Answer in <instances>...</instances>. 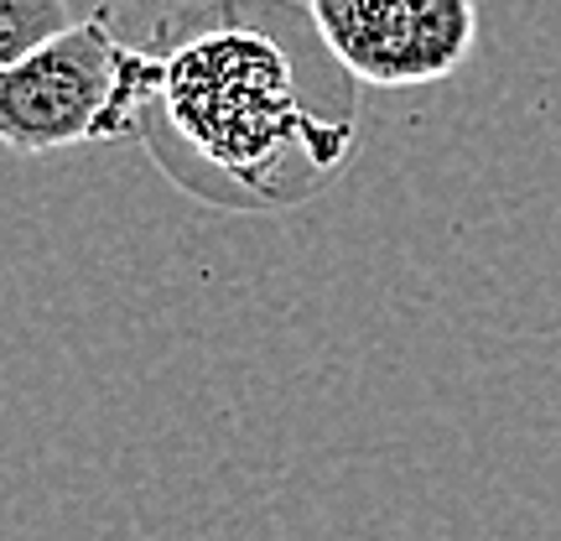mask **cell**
Segmentation results:
<instances>
[{"label": "cell", "mask_w": 561, "mask_h": 541, "mask_svg": "<svg viewBox=\"0 0 561 541\" xmlns=\"http://www.w3.org/2000/svg\"><path fill=\"white\" fill-rule=\"evenodd\" d=\"M151 94L187 157L229 178V199L280 203L276 172L291 161L333 172L348 151V121H318L291 47L234 11L198 26L167 63H146Z\"/></svg>", "instance_id": "cell-1"}, {"label": "cell", "mask_w": 561, "mask_h": 541, "mask_svg": "<svg viewBox=\"0 0 561 541\" xmlns=\"http://www.w3.org/2000/svg\"><path fill=\"white\" fill-rule=\"evenodd\" d=\"M140 110L146 58L110 37L104 11L0 68V140L21 157L62 151L73 140L130 136Z\"/></svg>", "instance_id": "cell-2"}, {"label": "cell", "mask_w": 561, "mask_h": 541, "mask_svg": "<svg viewBox=\"0 0 561 541\" xmlns=\"http://www.w3.org/2000/svg\"><path fill=\"white\" fill-rule=\"evenodd\" d=\"M343 74L375 89L453 79L479 42V0H307Z\"/></svg>", "instance_id": "cell-3"}, {"label": "cell", "mask_w": 561, "mask_h": 541, "mask_svg": "<svg viewBox=\"0 0 561 541\" xmlns=\"http://www.w3.org/2000/svg\"><path fill=\"white\" fill-rule=\"evenodd\" d=\"M68 0H0V68L68 32Z\"/></svg>", "instance_id": "cell-4"}]
</instances>
